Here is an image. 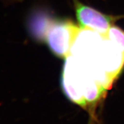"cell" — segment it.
<instances>
[{"instance_id":"cell-4","label":"cell","mask_w":124,"mask_h":124,"mask_svg":"<svg viewBox=\"0 0 124 124\" xmlns=\"http://www.w3.org/2000/svg\"><path fill=\"white\" fill-rule=\"evenodd\" d=\"M106 37L124 53V31L119 27L112 26L107 33Z\"/></svg>"},{"instance_id":"cell-2","label":"cell","mask_w":124,"mask_h":124,"mask_svg":"<svg viewBox=\"0 0 124 124\" xmlns=\"http://www.w3.org/2000/svg\"><path fill=\"white\" fill-rule=\"evenodd\" d=\"M74 1L76 15L81 28L106 36L110 28L113 26L115 17L101 13L77 0H74Z\"/></svg>"},{"instance_id":"cell-3","label":"cell","mask_w":124,"mask_h":124,"mask_svg":"<svg viewBox=\"0 0 124 124\" xmlns=\"http://www.w3.org/2000/svg\"><path fill=\"white\" fill-rule=\"evenodd\" d=\"M53 20L45 12L39 10L32 12L27 22L28 31L32 38L39 42L44 41L46 34Z\"/></svg>"},{"instance_id":"cell-1","label":"cell","mask_w":124,"mask_h":124,"mask_svg":"<svg viewBox=\"0 0 124 124\" xmlns=\"http://www.w3.org/2000/svg\"><path fill=\"white\" fill-rule=\"evenodd\" d=\"M80 31L79 28L69 19H54L46 34L44 42L55 56L66 58Z\"/></svg>"}]
</instances>
